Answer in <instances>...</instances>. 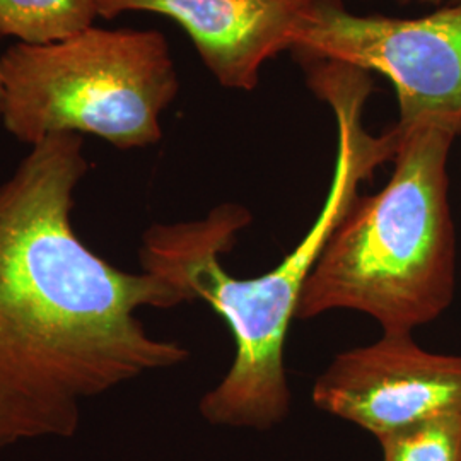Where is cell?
<instances>
[{
    "label": "cell",
    "mask_w": 461,
    "mask_h": 461,
    "mask_svg": "<svg viewBox=\"0 0 461 461\" xmlns=\"http://www.w3.org/2000/svg\"><path fill=\"white\" fill-rule=\"evenodd\" d=\"M89 166L83 135L57 133L0 185V447L68 439L86 400L188 359L137 318L188 297L154 274L110 264L74 228V194Z\"/></svg>",
    "instance_id": "6da1fadb"
},
{
    "label": "cell",
    "mask_w": 461,
    "mask_h": 461,
    "mask_svg": "<svg viewBox=\"0 0 461 461\" xmlns=\"http://www.w3.org/2000/svg\"><path fill=\"white\" fill-rule=\"evenodd\" d=\"M306 67L314 96L327 101L335 113L339 135L329 195L304 240L274 270L253 279L232 277L221 258L251 222V214L240 203H222L198 221L150 226L139 248L144 272L178 287L188 304L207 303L232 333V366L198 407L212 426L267 430L287 417L291 390L284 346L304 284L330 234L359 195L361 183L395 158V127L383 135L364 129V103L371 89L367 72L335 62Z\"/></svg>",
    "instance_id": "7a4b0ae2"
},
{
    "label": "cell",
    "mask_w": 461,
    "mask_h": 461,
    "mask_svg": "<svg viewBox=\"0 0 461 461\" xmlns=\"http://www.w3.org/2000/svg\"><path fill=\"white\" fill-rule=\"evenodd\" d=\"M395 129L390 182L348 205L304 284L299 320L348 310L375 318L383 333H412L453 303L456 234L446 166L456 137L434 125Z\"/></svg>",
    "instance_id": "3957f363"
},
{
    "label": "cell",
    "mask_w": 461,
    "mask_h": 461,
    "mask_svg": "<svg viewBox=\"0 0 461 461\" xmlns=\"http://www.w3.org/2000/svg\"><path fill=\"white\" fill-rule=\"evenodd\" d=\"M0 67V123L30 148L57 133L93 135L120 150L154 146L180 91L169 43L156 30L93 24L47 45L16 41Z\"/></svg>",
    "instance_id": "277c9868"
},
{
    "label": "cell",
    "mask_w": 461,
    "mask_h": 461,
    "mask_svg": "<svg viewBox=\"0 0 461 461\" xmlns=\"http://www.w3.org/2000/svg\"><path fill=\"white\" fill-rule=\"evenodd\" d=\"M301 62H335L388 77L402 131L434 125L461 135V4L428 16H359L342 0H312L293 50Z\"/></svg>",
    "instance_id": "5b68a950"
},
{
    "label": "cell",
    "mask_w": 461,
    "mask_h": 461,
    "mask_svg": "<svg viewBox=\"0 0 461 461\" xmlns=\"http://www.w3.org/2000/svg\"><path fill=\"white\" fill-rule=\"evenodd\" d=\"M314 407L376 438L441 415H461V356L434 354L412 333L339 354L314 381Z\"/></svg>",
    "instance_id": "8992f818"
},
{
    "label": "cell",
    "mask_w": 461,
    "mask_h": 461,
    "mask_svg": "<svg viewBox=\"0 0 461 461\" xmlns=\"http://www.w3.org/2000/svg\"><path fill=\"white\" fill-rule=\"evenodd\" d=\"M312 0H95L98 17L129 13L176 21L192 38L215 81L240 91L260 83L262 67L284 50Z\"/></svg>",
    "instance_id": "52a82bcc"
},
{
    "label": "cell",
    "mask_w": 461,
    "mask_h": 461,
    "mask_svg": "<svg viewBox=\"0 0 461 461\" xmlns=\"http://www.w3.org/2000/svg\"><path fill=\"white\" fill-rule=\"evenodd\" d=\"M95 0H0V36L47 45L93 26Z\"/></svg>",
    "instance_id": "ba28073f"
},
{
    "label": "cell",
    "mask_w": 461,
    "mask_h": 461,
    "mask_svg": "<svg viewBox=\"0 0 461 461\" xmlns=\"http://www.w3.org/2000/svg\"><path fill=\"white\" fill-rule=\"evenodd\" d=\"M381 461H461V415H441L379 438Z\"/></svg>",
    "instance_id": "9c48e42d"
},
{
    "label": "cell",
    "mask_w": 461,
    "mask_h": 461,
    "mask_svg": "<svg viewBox=\"0 0 461 461\" xmlns=\"http://www.w3.org/2000/svg\"><path fill=\"white\" fill-rule=\"evenodd\" d=\"M400 2H422V4H432V5H441L447 0H400ZM453 4H461V0H451V5Z\"/></svg>",
    "instance_id": "30bf717a"
},
{
    "label": "cell",
    "mask_w": 461,
    "mask_h": 461,
    "mask_svg": "<svg viewBox=\"0 0 461 461\" xmlns=\"http://www.w3.org/2000/svg\"><path fill=\"white\" fill-rule=\"evenodd\" d=\"M4 101H5V89H4V76H2V67H0V118L4 112Z\"/></svg>",
    "instance_id": "8fae6325"
}]
</instances>
